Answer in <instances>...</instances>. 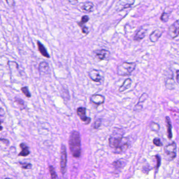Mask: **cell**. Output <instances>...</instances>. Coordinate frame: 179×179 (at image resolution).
I'll return each mask as SVG.
<instances>
[{
  "mask_svg": "<svg viewBox=\"0 0 179 179\" xmlns=\"http://www.w3.org/2000/svg\"><path fill=\"white\" fill-rule=\"evenodd\" d=\"M20 164H21L22 168L24 169H31L32 167V164L30 163H21L20 162Z\"/></svg>",
  "mask_w": 179,
  "mask_h": 179,
  "instance_id": "obj_27",
  "label": "cell"
},
{
  "mask_svg": "<svg viewBox=\"0 0 179 179\" xmlns=\"http://www.w3.org/2000/svg\"><path fill=\"white\" fill-rule=\"evenodd\" d=\"M136 67V64L134 62H123L117 67V74L119 76L130 75L135 69Z\"/></svg>",
  "mask_w": 179,
  "mask_h": 179,
  "instance_id": "obj_3",
  "label": "cell"
},
{
  "mask_svg": "<svg viewBox=\"0 0 179 179\" xmlns=\"http://www.w3.org/2000/svg\"><path fill=\"white\" fill-rule=\"evenodd\" d=\"M136 0H119L116 4V9L118 11H123L134 5Z\"/></svg>",
  "mask_w": 179,
  "mask_h": 179,
  "instance_id": "obj_8",
  "label": "cell"
},
{
  "mask_svg": "<svg viewBox=\"0 0 179 179\" xmlns=\"http://www.w3.org/2000/svg\"><path fill=\"white\" fill-rule=\"evenodd\" d=\"M81 28L82 33H83V34H88V29L87 27L85 26V25H83V26H81Z\"/></svg>",
  "mask_w": 179,
  "mask_h": 179,
  "instance_id": "obj_30",
  "label": "cell"
},
{
  "mask_svg": "<svg viewBox=\"0 0 179 179\" xmlns=\"http://www.w3.org/2000/svg\"><path fill=\"white\" fill-rule=\"evenodd\" d=\"M69 146L73 156L79 158L81 155V141L79 132L73 130L71 133L69 138Z\"/></svg>",
  "mask_w": 179,
  "mask_h": 179,
  "instance_id": "obj_2",
  "label": "cell"
},
{
  "mask_svg": "<svg viewBox=\"0 0 179 179\" xmlns=\"http://www.w3.org/2000/svg\"><path fill=\"white\" fill-rule=\"evenodd\" d=\"M5 114L4 109L2 108H0V117H3Z\"/></svg>",
  "mask_w": 179,
  "mask_h": 179,
  "instance_id": "obj_31",
  "label": "cell"
},
{
  "mask_svg": "<svg viewBox=\"0 0 179 179\" xmlns=\"http://www.w3.org/2000/svg\"><path fill=\"white\" fill-rule=\"evenodd\" d=\"M89 20V17H88V16L84 15V16H83V17H81V22L78 23V25H79V26L81 27V26L84 25L85 24L87 23Z\"/></svg>",
  "mask_w": 179,
  "mask_h": 179,
  "instance_id": "obj_24",
  "label": "cell"
},
{
  "mask_svg": "<svg viewBox=\"0 0 179 179\" xmlns=\"http://www.w3.org/2000/svg\"><path fill=\"white\" fill-rule=\"evenodd\" d=\"M179 20H177L168 28V35L171 39H174L179 35Z\"/></svg>",
  "mask_w": 179,
  "mask_h": 179,
  "instance_id": "obj_9",
  "label": "cell"
},
{
  "mask_svg": "<svg viewBox=\"0 0 179 179\" xmlns=\"http://www.w3.org/2000/svg\"><path fill=\"white\" fill-rule=\"evenodd\" d=\"M109 145L115 153H121L126 151L129 146L128 138L124 137L120 132L115 131L109 139Z\"/></svg>",
  "mask_w": 179,
  "mask_h": 179,
  "instance_id": "obj_1",
  "label": "cell"
},
{
  "mask_svg": "<svg viewBox=\"0 0 179 179\" xmlns=\"http://www.w3.org/2000/svg\"><path fill=\"white\" fill-rule=\"evenodd\" d=\"M38 69L40 74H47L49 70L48 64L45 61L41 62L38 65Z\"/></svg>",
  "mask_w": 179,
  "mask_h": 179,
  "instance_id": "obj_15",
  "label": "cell"
},
{
  "mask_svg": "<svg viewBox=\"0 0 179 179\" xmlns=\"http://www.w3.org/2000/svg\"><path fill=\"white\" fill-rule=\"evenodd\" d=\"M102 124V119H98L97 121H95V122L93 123L92 126H93V128H94V129H98V128H99V127L101 126Z\"/></svg>",
  "mask_w": 179,
  "mask_h": 179,
  "instance_id": "obj_26",
  "label": "cell"
},
{
  "mask_svg": "<svg viewBox=\"0 0 179 179\" xmlns=\"http://www.w3.org/2000/svg\"><path fill=\"white\" fill-rule=\"evenodd\" d=\"M15 102L17 104V106L19 107L20 110H23L27 108V104L25 103V102L21 98H15Z\"/></svg>",
  "mask_w": 179,
  "mask_h": 179,
  "instance_id": "obj_20",
  "label": "cell"
},
{
  "mask_svg": "<svg viewBox=\"0 0 179 179\" xmlns=\"http://www.w3.org/2000/svg\"><path fill=\"white\" fill-rule=\"evenodd\" d=\"M0 141H2L3 143H5L6 145H8L9 143V141L7 139H0Z\"/></svg>",
  "mask_w": 179,
  "mask_h": 179,
  "instance_id": "obj_32",
  "label": "cell"
},
{
  "mask_svg": "<svg viewBox=\"0 0 179 179\" xmlns=\"http://www.w3.org/2000/svg\"><path fill=\"white\" fill-rule=\"evenodd\" d=\"M94 5L92 2H85L82 3L81 4V11L86 12H91L92 11V9H94Z\"/></svg>",
  "mask_w": 179,
  "mask_h": 179,
  "instance_id": "obj_14",
  "label": "cell"
},
{
  "mask_svg": "<svg viewBox=\"0 0 179 179\" xmlns=\"http://www.w3.org/2000/svg\"><path fill=\"white\" fill-rule=\"evenodd\" d=\"M150 127L151 129V130L153 131H156V132H158L160 129V125L156 122H151V124L150 125Z\"/></svg>",
  "mask_w": 179,
  "mask_h": 179,
  "instance_id": "obj_25",
  "label": "cell"
},
{
  "mask_svg": "<svg viewBox=\"0 0 179 179\" xmlns=\"http://www.w3.org/2000/svg\"><path fill=\"white\" fill-rule=\"evenodd\" d=\"M90 100L91 102L94 104L95 105H100L104 103L105 98L103 95L100 94H93L90 98Z\"/></svg>",
  "mask_w": 179,
  "mask_h": 179,
  "instance_id": "obj_12",
  "label": "cell"
},
{
  "mask_svg": "<svg viewBox=\"0 0 179 179\" xmlns=\"http://www.w3.org/2000/svg\"><path fill=\"white\" fill-rule=\"evenodd\" d=\"M179 70H177V72H176V80H177V83H179Z\"/></svg>",
  "mask_w": 179,
  "mask_h": 179,
  "instance_id": "obj_33",
  "label": "cell"
},
{
  "mask_svg": "<svg viewBox=\"0 0 179 179\" xmlns=\"http://www.w3.org/2000/svg\"><path fill=\"white\" fill-rule=\"evenodd\" d=\"M37 45H38V49L40 51V53H41V54L45 58H49L50 56H49V53L47 52V49H46L45 47L44 46L43 44L41 43L40 41H38Z\"/></svg>",
  "mask_w": 179,
  "mask_h": 179,
  "instance_id": "obj_16",
  "label": "cell"
},
{
  "mask_svg": "<svg viewBox=\"0 0 179 179\" xmlns=\"http://www.w3.org/2000/svg\"><path fill=\"white\" fill-rule=\"evenodd\" d=\"M1 124H2V121L0 119V131H2L3 130V127L2 126Z\"/></svg>",
  "mask_w": 179,
  "mask_h": 179,
  "instance_id": "obj_34",
  "label": "cell"
},
{
  "mask_svg": "<svg viewBox=\"0 0 179 179\" xmlns=\"http://www.w3.org/2000/svg\"><path fill=\"white\" fill-rule=\"evenodd\" d=\"M5 179H9V178H8V177H6V178H5Z\"/></svg>",
  "mask_w": 179,
  "mask_h": 179,
  "instance_id": "obj_36",
  "label": "cell"
},
{
  "mask_svg": "<svg viewBox=\"0 0 179 179\" xmlns=\"http://www.w3.org/2000/svg\"><path fill=\"white\" fill-rule=\"evenodd\" d=\"M86 108L83 107H80L77 109V114L79 119H81V121L84 122L86 125H88L91 122V118L87 117L86 115Z\"/></svg>",
  "mask_w": 179,
  "mask_h": 179,
  "instance_id": "obj_10",
  "label": "cell"
},
{
  "mask_svg": "<svg viewBox=\"0 0 179 179\" xmlns=\"http://www.w3.org/2000/svg\"><path fill=\"white\" fill-rule=\"evenodd\" d=\"M147 30L145 28L141 27L139 30H137L136 34L134 36V39L136 41H140L143 40L145 37L147 33Z\"/></svg>",
  "mask_w": 179,
  "mask_h": 179,
  "instance_id": "obj_13",
  "label": "cell"
},
{
  "mask_svg": "<svg viewBox=\"0 0 179 179\" xmlns=\"http://www.w3.org/2000/svg\"><path fill=\"white\" fill-rule=\"evenodd\" d=\"M67 165V151L66 146L62 144L60 148V167L61 173L64 174L66 171Z\"/></svg>",
  "mask_w": 179,
  "mask_h": 179,
  "instance_id": "obj_5",
  "label": "cell"
},
{
  "mask_svg": "<svg viewBox=\"0 0 179 179\" xmlns=\"http://www.w3.org/2000/svg\"><path fill=\"white\" fill-rule=\"evenodd\" d=\"M166 159L171 161L175 158L177 154V145L174 142L166 146L164 149Z\"/></svg>",
  "mask_w": 179,
  "mask_h": 179,
  "instance_id": "obj_4",
  "label": "cell"
},
{
  "mask_svg": "<svg viewBox=\"0 0 179 179\" xmlns=\"http://www.w3.org/2000/svg\"><path fill=\"white\" fill-rule=\"evenodd\" d=\"M163 33V28H157L150 35L149 40L152 43H156L160 39V38L162 36Z\"/></svg>",
  "mask_w": 179,
  "mask_h": 179,
  "instance_id": "obj_11",
  "label": "cell"
},
{
  "mask_svg": "<svg viewBox=\"0 0 179 179\" xmlns=\"http://www.w3.org/2000/svg\"><path fill=\"white\" fill-rule=\"evenodd\" d=\"M49 171L52 179H57V175L53 166H49Z\"/></svg>",
  "mask_w": 179,
  "mask_h": 179,
  "instance_id": "obj_22",
  "label": "cell"
},
{
  "mask_svg": "<svg viewBox=\"0 0 179 179\" xmlns=\"http://www.w3.org/2000/svg\"><path fill=\"white\" fill-rule=\"evenodd\" d=\"M78 0H68V1L69 2H70V3H72V2H76V1H77Z\"/></svg>",
  "mask_w": 179,
  "mask_h": 179,
  "instance_id": "obj_35",
  "label": "cell"
},
{
  "mask_svg": "<svg viewBox=\"0 0 179 179\" xmlns=\"http://www.w3.org/2000/svg\"><path fill=\"white\" fill-rule=\"evenodd\" d=\"M153 143L155 144V145L158 146V147H160V146H162V143H161L160 139H159V138H155L153 139Z\"/></svg>",
  "mask_w": 179,
  "mask_h": 179,
  "instance_id": "obj_28",
  "label": "cell"
},
{
  "mask_svg": "<svg viewBox=\"0 0 179 179\" xmlns=\"http://www.w3.org/2000/svg\"><path fill=\"white\" fill-rule=\"evenodd\" d=\"M20 146L22 149V151L19 153V156H27L30 153V151H29V147L25 143H21L20 145Z\"/></svg>",
  "mask_w": 179,
  "mask_h": 179,
  "instance_id": "obj_18",
  "label": "cell"
},
{
  "mask_svg": "<svg viewBox=\"0 0 179 179\" xmlns=\"http://www.w3.org/2000/svg\"><path fill=\"white\" fill-rule=\"evenodd\" d=\"M8 5L11 8H14L15 6V2L14 0H5Z\"/></svg>",
  "mask_w": 179,
  "mask_h": 179,
  "instance_id": "obj_29",
  "label": "cell"
},
{
  "mask_svg": "<svg viewBox=\"0 0 179 179\" xmlns=\"http://www.w3.org/2000/svg\"><path fill=\"white\" fill-rule=\"evenodd\" d=\"M132 83V80L130 78H128L124 80L123 84L119 87V92H124V91L127 90V89H129Z\"/></svg>",
  "mask_w": 179,
  "mask_h": 179,
  "instance_id": "obj_17",
  "label": "cell"
},
{
  "mask_svg": "<svg viewBox=\"0 0 179 179\" xmlns=\"http://www.w3.org/2000/svg\"><path fill=\"white\" fill-rule=\"evenodd\" d=\"M88 76L92 81L96 82H100L104 79L102 72L100 71V70L97 69H92L91 70L88 72Z\"/></svg>",
  "mask_w": 179,
  "mask_h": 179,
  "instance_id": "obj_7",
  "label": "cell"
},
{
  "mask_svg": "<svg viewBox=\"0 0 179 179\" xmlns=\"http://www.w3.org/2000/svg\"><path fill=\"white\" fill-rule=\"evenodd\" d=\"M21 91L23 93L25 96L28 98H30L31 97V94L30 92V91L28 90V87L25 86V87H22L21 88Z\"/></svg>",
  "mask_w": 179,
  "mask_h": 179,
  "instance_id": "obj_23",
  "label": "cell"
},
{
  "mask_svg": "<svg viewBox=\"0 0 179 179\" xmlns=\"http://www.w3.org/2000/svg\"><path fill=\"white\" fill-rule=\"evenodd\" d=\"M94 56L99 61L108 60L110 57V52L106 49H99L93 51Z\"/></svg>",
  "mask_w": 179,
  "mask_h": 179,
  "instance_id": "obj_6",
  "label": "cell"
},
{
  "mask_svg": "<svg viewBox=\"0 0 179 179\" xmlns=\"http://www.w3.org/2000/svg\"><path fill=\"white\" fill-rule=\"evenodd\" d=\"M170 15V12H169V13H167V12H163L162 13V14H161V21L163 22H164V23L167 22L168 20H169V19Z\"/></svg>",
  "mask_w": 179,
  "mask_h": 179,
  "instance_id": "obj_21",
  "label": "cell"
},
{
  "mask_svg": "<svg viewBox=\"0 0 179 179\" xmlns=\"http://www.w3.org/2000/svg\"><path fill=\"white\" fill-rule=\"evenodd\" d=\"M166 126L167 127V133H168V137L170 139L172 138V125L171 122L170 118L166 116Z\"/></svg>",
  "mask_w": 179,
  "mask_h": 179,
  "instance_id": "obj_19",
  "label": "cell"
}]
</instances>
